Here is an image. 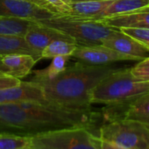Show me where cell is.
Returning <instances> with one entry per match:
<instances>
[{
  "instance_id": "9a60e30c",
  "label": "cell",
  "mask_w": 149,
  "mask_h": 149,
  "mask_svg": "<svg viewBox=\"0 0 149 149\" xmlns=\"http://www.w3.org/2000/svg\"><path fill=\"white\" fill-rule=\"evenodd\" d=\"M9 54H29L39 61V57L29 47L24 36L0 34V57Z\"/></svg>"
},
{
  "instance_id": "8fae6325",
  "label": "cell",
  "mask_w": 149,
  "mask_h": 149,
  "mask_svg": "<svg viewBox=\"0 0 149 149\" xmlns=\"http://www.w3.org/2000/svg\"><path fill=\"white\" fill-rule=\"evenodd\" d=\"M23 101H45L41 87L34 82H21L19 85L0 90V104L17 103Z\"/></svg>"
},
{
  "instance_id": "ba28073f",
  "label": "cell",
  "mask_w": 149,
  "mask_h": 149,
  "mask_svg": "<svg viewBox=\"0 0 149 149\" xmlns=\"http://www.w3.org/2000/svg\"><path fill=\"white\" fill-rule=\"evenodd\" d=\"M24 38L29 47L35 52L40 61V54L42 50L52 41L56 40H64L70 42H74V39L56 30L53 27L47 26L39 21H32Z\"/></svg>"
},
{
  "instance_id": "277c9868",
  "label": "cell",
  "mask_w": 149,
  "mask_h": 149,
  "mask_svg": "<svg viewBox=\"0 0 149 149\" xmlns=\"http://www.w3.org/2000/svg\"><path fill=\"white\" fill-rule=\"evenodd\" d=\"M29 149H100L92 128H61L30 137Z\"/></svg>"
},
{
  "instance_id": "ffe728a7",
  "label": "cell",
  "mask_w": 149,
  "mask_h": 149,
  "mask_svg": "<svg viewBox=\"0 0 149 149\" xmlns=\"http://www.w3.org/2000/svg\"><path fill=\"white\" fill-rule=\"evenodd\" d=\"M33 20L0 17V34L24 36Z\"/></svg>"
},
{
  "instance_id": "4fadbf2b",
  "label": "cell",
  "mask_w": 149,
  "mask_h": 149,
  "mask_svg": "<svg viewBox=\"0 0 149 149\" xmlns=\"http://www.w3.org/2000/svg\"><path fill=\"white\" fill-rule=\"evenodd\" d=\"M106 26L115 28H148L149 29V6L132 13L107 17L99 19Z\"/></svg>"
},
{
  "instance_id": "d6986e66",
  "label": "cell",
  "mask_w": 149,
  "mask_h": 149,
  "mask_svg": "<svg viewBox=\"0 0 149 149\" xmlns=\"http://www.w3.org/2000/svg\"><path fill=\"white\" fill-rule=\"evenodd\" d=\"M78 45L74 42H70L64 40H56L48 44L41 52L40 60L53 59L56 56H69L71 57Z\"/></svg>"
},
{
  "instance_id": "f546056e",
  "label": "cell",
  "mask_w": 149,
  "mask_h": 149,
  "mask_svg": "<svg viewBox=\"0 0 149 149\" xmlns=\"http://www.w3.org/2000/svg\"><path fill=\"white\" fill-rule=\"evenodd\" d=\"M1 58H2V57H0V59H1Z\"/></svg>"
},
{
  "instance_id": "7c38bea8",
  "label": "cell",
  "mask_w": 149,
  "mask_h": 149,
  "mask_svg": "<svg viewBox=\"0 0 149 149\" xmlns=\"http://www.w3.org/2000/svg\"><path fill=\"white\" fill-rule=\"evenodd\" d=\"M36 62V59L29 54L5 55L0 59V72L21 80L32 72Z\"/></svg>"
},
{
  "instance_id": "44dd1931",
  "label": "cell",
  "mask_w": 149,
  "mask_h": 149,
  "mask_svg": "<svg viewBox=\"0 0 149 149\" xmlns=\"http://www.w3.org/2000/svg\"><path fill=\"white\" fill-rule=\"evenodd\" d=\"M30 137L0 132V149H29Z\"/></svg>"
},
{
  "instance_id": "52a82bcc",
  "label": "cell",
  "mask_w": 149,
  "mask_h": 149,
  "mask_svg": "<svg viewBox=\"0 0 149 149\" xmlns=\"http://www.w3.org/2000/svg\"><path fill=\"white\" fill-rule=\"evenodd\" d=\"M54 15L52 12L26 0H0V17L38 21Z\"/></svg>"
},
{
  "instance_id": "d4e9b609",
  "label": "cell",
  "mask_w": 149,
  "mask_h": 149,
  "mask_svg": "<svg viewBox=\"0 0 149 149\" xmlns=\"http://www.w3.org/2000/svg\"><path fill=\"white\" fill-rule=\"evenodd\" d=\"M21 82L22 81L20 79L10 77L8 74L0 72V90L18 86L20 84Z\"/></svg>"
},
{
  "instance_id": "603a6c76",
  "label": "cell",
  "mask_w": 149,
  "mask_h": 149,
  "mask_svg": "<svg viewBox=\"0 0 149 149\" xmlns=\"http://www.w3.org/2000/svg\"><path fill=\"white\" fill-rule=\"evenodd\" d=\"M130 69L132 74L136 79L149 83V57L139 61V62Z\"/></svg>"
},
{
  "instance_id": "6da1fadb",
  "label": "cell",
  "mask_w": 149,
  "mask_h": 149,
  "mask_svg": "<svg viewBox=\"0 0 149 149\" xmlns=\"http://www.w3.org/2000/svg\"><path fill=\"white\" fill-rule=\"evenodd\" d=\"M98 114L89 110L63 108L48 103L23 101L0 104V132L33 136L61 128H92Z\"/></svg>"
},
{
  "instance_id": "7402d4cb",
  "label": "cell",
  "mask_w": 149,
  "mask_h": 149,
  "mask_svg": "<svg viewBox=\"0 0 149 149\" xmlns=\"http://www.w3.org/2000/svg\"><path fill=\"white\" fill-rule=\"evenodd\" d=\"M125 34L138 41L140 45L149 50V29L148 28H121Z\"/></svg>"
},
{
  "instance_id": "f1b7e54d",
  "label": "cell",
  "mask_w": 149,
  "mask_h": 149,
  "mask_svg": "<svg viewBox=\"0 0 149 149\" xmlns=\"http://www.w3.org/2000/svg\"><path fill=\"white\" fill-rule=\"evenodd\" d=\"M61 1H62V2H64L65 4L68 5V6H70V5H71V3H72L71 0H61Z\"/></svg>"
},
{
  "instance_id": "3957f363",
  "label": "cell",
  "mask_w": 149,
  "mask_h": 149,
  "mask_svg": "<svg viewBox=\"0 0 149 149\" xmlns=\"http://www.w3.org/2000/svg\"><path fill=\"white\" fill-rule=\"evenodd\" d=\"M148 93L149 83L136 79L130 68L115 69L95 87L91 104L122 106Z\"/></svg>"
},
{
  "instance_id": "ac0fdd59",
  "label": "cell",
  "mask_w": 149,
  "mask_h": 149,
  "mask_svg": "<svg viewBox=\"0 0 149 149\" xmlns=\"http://www.w3.org/2000/svg\"><path fill=\"white\" fill-rule=\"evenodd\" d=\"M69 58H70L69 56L54 57L49 66H47L43 69L37 70L34 72V77L30 81L38 83V82L48 81L54 78L66 68Z\"/></svg>"
},
{
  "instance_id": "5bb4252c",
  "label": "cell",
  "mask_w": 149,
  "mask_h": 149,
  "mask_svg": "<svg viewBox=\"0 0 149 149\" xmlns=\"http://www.w3.org/2000/svg\"><path fill=\"white\" fill-rule=\"evenodd\" d=\"M111 2L107 1H79L72 2L71 12L68 14H59L68 18L86 20H97L100 14Z\"/></svg>"
},
{
  "instance_id": "8992f818",
  "label": "cell",
  "mask_w": 149,
  "mask_h": 149,
  "mask_svg": "<svg viewBox=\"0 0 149 149\" xmlns=\"http://www.w3.org/2000/svg\"><path fill=\"white\" fill-rule=\"evenodd\" d=\"M97 135L126 149H149V127L124 118H111L99 127Z\"/></svg>"
},
{
  "instance_id": "83f0119b",
  "label": "cell",
  "mask_w": 149,
  "mask_h": 149,
  "mask_svg": "<svg viewBox=\"0 0 149 149\" xmlns=\"http://www.w3.org/2000/svg\"><path fill=\"white\" fill-rule=\"evenodd\" d=\"M72 2H79V1H107V2H112L116 0H71Z\"/></svg>"
},
{
  "instance_id": "30bf717a",
  "label": "cell",
  "mask_w": 149,
  "mask_h": 149,
  "mask_svg": "<svg viewBox=\"0 0 149 149\" xmlns=\"http://www.w3.org/2000/svg\"><path fill=\"white\" fill-rule=\"evenodd\" d=\"M102 45L129 56L132 61H141L149 57V50L120 30H118L115 33L105 39L102 42Z\"/></svg>"
},
{
  "instance_id": "2e32d148",
  "label": "cell",
  "mask_w": 149,
  "mask_h": 149,
  "mask_svg": "<svg viewBox=\"0 0 149 149\" xmlns=\"http://www.w3.org/2000/svg\"><path fill=\"white\" fill-rule=\"evenodd\" d=\"M122 106H125V111L118 117L141 123L149 127V93Z\"/></svg>"
},
{
  "instance_id": "7a4b0ae2",
  "label": "cell",
  "mask_w": 149,
  "mask_h": 149,
  "mask_svg": "<svg viewBox=\"0 0 149 149\" xmlns=\"http://www.w3.org/2000/svg\"><path fill=\"white\" fill-rule=\"evenodd\" d=\"M115 68L109 65H91L78 61L54 78L38 82L45 101L53 105L77 110H89L95 87ZM35 83V82H34Z\"/></svg>"
},
{
  "instance_id": "484cf974",
  "label": "cell",
  "mask_w": 149,
  "mask_h": 149,
  "mask_svg": "<svg viewBox=\"0 0 149 149\" xmlns=\"http://www.w3.org/2000/svg\"><path fill=\"white\" fill-rule=\"evenodd\" d=\"M98 138V137H97ZM98 144H99V147L100 149H126L125 147H122V146H119L118 145H115L113 143H111V142H108L106 140H103V139H100L98 138Z\"/></svg>"
},
{
  "instance_id": "4316f807",
  "label": "cell",
  "mask_w": 149,
  "mask_h": 149,
  "mask_svg": "<svg viewBox=\"0 0 149 149\" xmlns=\"http://www.w3.org/2000/svg\"><path fill=\"white\" fill-rule=\"evenodd\" d=\"M26 1H28L30 3H33V4L36 5V6H40V7L46 9V10H48V11L52 12L53 13H54V11H53V9L51 8V6L45 1V0H26Z\"/></svg>"
},
{
  "instance_id": "5b68a950",
  "label": "cell",
  "mask_w": 149,
  "mask_h": 149,
  "mask_svg": "<svg viewBox=\"0 0 149 149\" xmlns=\"http://www.w3.org/2000/svg\"><path fill=\"white\" fill-rule=\"evenodd\" d=\"M39 22L62 32L74 40L78 46L102 45V42L118 29L110 27L100 20H86L54 15Z\"/></svg>"
},
{
  "instance_id": "cb8c5ba5",
  "label": "cell",
  "mask_w": 149,
  "mask_h": 149,
  "mask_svg": "<svg viewBox=\"0 0 149 149\" xmlns=\"http://www.w3.org/2000/svg\"><path fill=\"white\" fill-rule=\"evenodd\" d=\"M45 1L51 6L55 15L68 14L71 12L70 6L65 4L61 0H45Z\"/></svg>"
},
{
  "instance_id": "9c48e42d",
  "label": "cell",
  "mask_w": 149,
  "mask_h": 149,
  "mask_svg": "<svg viewBox=\"0 0 149 149\" xmlns=\"http://www.w3.org/2000/svg\"><path fill=\"white\" fill-rule=\"evenodd\" d=\"M71 57L91 65H109L116 61H132L129 56L118 53L104 45L78 46Z\"/></svg>"
},
{
  "instance_id": "e0dca14e",
  "label": "cell",
  "mask_w": 149,
  "mask_h": 149,
  "mask_svg": "<svg viewBox=\"0 0 149 149\" xmlns=\"http://www.w3.org/2000/svg\"><path fill=\"white\" fill-rule=\"evenodd\" d=\"M146 6H149V0H116L104 9L97 20L107 17L132 13Z\"/></svg>"
}]
</instances>
